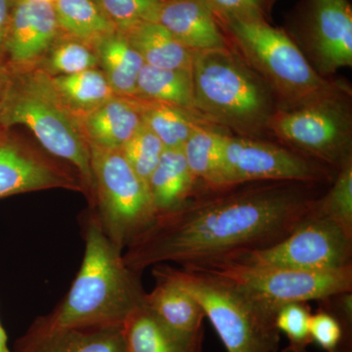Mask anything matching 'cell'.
Returning <instances> with one entry per match:
<instances>
[{
  "instance_id": "1",
  "label": "cell",
  "mask_w": 352,
  "mask_h": 352,
  "mask_svg": "<svg viewBox=\"0 0 352 352\" xmlns=\"http://www.w3.org/2000/svg\"><path fill=\"white\" fill-rule=\"evenodd\" d=\"M324 187L261 182L201 190L180 207L157 214L122 258L141 273L159 264L201 267L270 247L312 214Z\"/></svg>"
},
{
  "instance_id": "2",
  "label": "cell",
  "mask_w": 352,
  "mask_h": 352,
  "mask_svg": "<svg viewBox=\"0 0 352 352\" xmlns=\"http://www.w3.org/2000/svg\"><path fill=\"white\" fill-rule=\"evenodd\" d=\"M85 256L71 288L45 314L59 327H116L144 302L140 273L124 263L122 250L111 242L95 210L82 219Z\"/></svg>"
},
{
  "instance_id": "3",
  "label": "cell",
  "mask_w": 352,
  "mask_h": 352,
  "mask_svg": "<svg viewBox=\"0 0 352 352\" xmlns=\"http://www.w3.org/2000/svg\"><path fill=\"white\" fill-rule=\"evenodd\" d=\"M192 75L195 109L206 120L241 138L268 135L276 95L232 48L195 53Z\"/></svg>"
},
{
  "instance_id": "4",
  "label": "cell",
  "mask_w": 352,
  "mask_h": 352,
  "mask_svg": "<svg viewBox=\"0 0 352 352\" xmlns=\"http://www.w3.org/2000/svg\"><path fill=\"white\" fill-rule=\"evenodd\" d=\"M16 124L27 126L46 151L74 166L94 208L89 144L78 118L65 105L51 76L41 69L12 72L1 127Z\"/></svg>"
},
{
  "instance_id": "5",
  "label": "cell",
  "mask_w": 352,
  "mask_h": 352,
  "mask_svg": "<svg viewBox=\"0 0 352 352\" xmlns=\"http://www.w3.org/2000/svg\"><path fill=\"white\" fill-rule=\"evenodd\" d=\"M219 22L231 48L272 88L279 108L351 90L347 83L319 75L288 32L270 22Z\"/></svg>"
},
{
  "instance_id": "6",
  "label": "cell",
  "mask_w": 352,
  "mask_h": 352,
  "mask_svg": "<svg viewBox=\"0 0 352 352\" xmlns=\"http://www.w3.org/2000/svg\"><path fill=\"white\" fill-rule=\"evenodd\" d=\"M196 298L227 352H277L281 333L275 324L279 308L256 300L239 287L199 268L168 264L152 267Z\"/></svg>"
},
{
  "instance_id": "7",
  "label": "cell",
  "mask_w": 352,
  "mask_h": 352,
  "mask_svg": "<svg viewBox=\"0 0 352 352\" xmlns=\"http://www.w3.org/2000/svg\"><path fill=\"white\" fill-rule=\"evenodd\" d=\"M267 133L293 151L339 170L352 159L351 90L278 108Z\"/></svg>"
},
{
  "instance_id": "8",
  "label": "cell",
  "mask_w": 352,
  "mask_h": 352,
  "mask_svg": "<svg viewBox=\"0 0 352 352\" xmlns=\"http://www.w3.org/2000/svg\"><path fill=\"white\" fill-rule=\"evenodd\" d=\"M94 208L102 228L122 252L151 226L157 212L149 188L120 150L89 144Z\"/></svg>"
},
{
  "instance_id": "9",
  "label": "cell",
  "mask_w": 352,
  "mask_h": 352,
  "mask_svg": "<svg viewBox=\"0 0 352 352\" xmlns=\"http://www.w3.org/2000/svg\"><path fill=\"white\" fill-rule=\"evenodd\" d=\"M199 270L223 278L274 307L326 300L352 291V264L331 270H300L219 261Z\"/></svg>"
},
{
  "instance_id": "10",
  "label": "cell",
  "mask_w": 352,
  "mask_h": 352,
  "mask_svg": "<svg viewBox=\"0 0 352 352\" xmlns=\"http://www.w3.org/2000/svg\"><path fill=\"white\" fill-rule=\"evenodd\" d=\"M337 170L278 143L226 133L220 189L244 183L298 182L332 184Z\"/></svg>"
},
{
  "instance_id": "11",
  "label": "cell",
  "mask_w": 352,
  "mask_h": 352,
  "mask_svg": "<svg viewBox=\"0 0 352 352\" xmlns=\"http://www.w3.org/2000/svg\"><path fill=\"white\" fill-rule=\"evenodd\" d=\"M351 258L352 235L333 220L312 212L276 244L222 261L291 270H331L352 264Z\"/></svg>"
},
{
  "instance_id": "12",
  "label": "cell",
  "mask_w": 352,
  "mask_h": 352,
  "mask_svg": "<svg viewBox=\"0 0 352 352\" xmlns=\"http://www.w3.org/2000/svg\"><path fill=\"white\" fill-rule=\"evenodd\" d=\"M288 34L323 78H331L339 69L352 66L349 0H302Z\"/></svg>"
},
{
  "instance_id": "13",
  "label": "cell",
  "mask_w": 352,
  "mask_h": 352,
  "mask_svg": "<svg viewBox=\"0 0 352 352\" xmlns=\"http://www.w3.org/2000/svg\"><path fill=\"white\" fill-rule=\"evenodd\" d=\"M55 188L85 192L82 179L62 164L0 133V199Z\"/></svg>"
},
{
  "instance_id": "14",
  "label": "cell",
  "mask_w": 352,
  "mask_h": 352,
  "mask_svg": "<svg viewBox=\"0 0 352 352\" xmlns=\"http://www.w3.org/2000/svg\"><path fill=\"white\" fill-rule=\"evenodd\" d=\"M62 34L53 3L16 0L7 38V68L36 69Z\"/></svg>"
},
{
  "instance_id": "15",
  "label": "cell",
  "mask_w": 352,
  "mask_h": 352,
  "mask_svg": "<svg viewBox=\"0 0 352 352\" xmlns=\"http://www.w3.org/2000/svg\"><path fill=\"white\" fill-rule=\"evenodd\" d=\"M11 352H126L122 326L68 328L34 319Z\"/></svg>"
},
{
  "instance_id": "16",
  "label": "cell",
  "mask_w": 352,
  "mask_h": 352,
  "mask_svg": "<svg viewBox=\"0 0 352 352\" xmlns=\"http://www.w3.org/2000/svg\"><path fill=\"white\" fill-rule=\"evenodd\" d=\"M156 22L192 52L231 48L226 32L205 0H163Z\"/></svg>"
},
{
  "instance_id": "17",
  "label": "cell",
  "mask_w": 352,
  "mask_h": 352,
  "mask_svg": "<svg viewBox=\"0 0 352 352\" xmlns=\"http://www.w3.org/2000/svg\"><path fill=\"white\" fill-rule=\"evenodd\" d=\"M88 144L122 150L143 126L138 99L111 97L78 119Z\"/></svg>"
},
{
  "instance_id": "18",
  "label": "cell",
  "mask_w": 352,
  "mask_h": 352,
  "mask_svg": "<svg viewBox=\"0 0 352 352\" xmlns=\"http://www.w3.org/2000/svg\"><path fill=\"white\" fill-rule=\"evenodd\" d=\"M126 352H203L204 332L188 333L171 328L144 302L122 325Z\"/></svg>"
},
{
  "instance_id": "19",
  "label": "cell",
  "mask_w": 352,
  "mask_h": 352,
  "mask_svg": "<svg viewBox=\"0 0 352 352\" xmlns=\"http://www.w3.org/2000/svg\"><path fill=\"white\" fill-rule=\"evenodd\" d=\"M157 214L170 212L205 190L190 170L182 149H166L148 182Z\"/></svg>"
},
{
  "instance_id": "20",
  "label": "cell",
  "mask_w": 352,
  "mask_h": 352,
  "mask_svg": "<svg viewBox=\"0 0 352 352\" xmlns=\"http://www.w3.org/2000/svg\"><path fill=\"white\" fill-rule=\"evenodd\" d=\"M156 285L146 293L144 305L171 328L183 333L204 332L205 312L186 289L168 278L152 273Z\"/></svg>"
},
{
  "instance_id": "21",
  "label": "cell",
  "mask_w": 352,
  "mask_h": 352,
  "mask_svg": "<svg viewBox=\"0 0 352 352\" xmlns=\"http://www.w3.org/2000/svg\"><path fill=\"white\" fill-rule=\"evenodd\" d=\"M94 48L113 94L134 98L138 76L145 63L126 34L118 30L110 32L98 39Z\"/></svg>"
},
{
  "instance_id": "22",
  "label": "cell",
  "mask_w": 352,
  "mask_h": 352,
  "mask_svg": "<svg viewBox=\"0 0 352 352\" xmlns=\"http://www.w3.org/2000/svg\"><path fill=\"white\" fill-rule=\"evenodd\" d=\"M124 34L148 66L189 71L193 68L195 53L185 47L159 23H142Z\"/></svg>"
},
{
  "instance_id": "23",
  "label": "cell",
  "mask_w": 352,
  "mask_h": 352,
  "mask_svg": "<svg viewBox=\"0 0 352 352\" xmlns=\"http://www.w3.org/2000/svg\"><path fill=\"white\" fill-rule=\"evenodd\" d=\"M134 98L196 111L192 69H160L144 64Z\"/></svg>"
},
{
  "instance_id": "24",
  "label": "cell",
  "mask_w": 352,
  "mask_h": 352,
  "mask_svg": "<svg viewBox=\"0 0 352 352\" xmlns=\"http://www.w3.org/2000/svg\"><path fill=\"white\" fill-rule=\"evenodd\" d=\"M138 101L143 124L162 141L166 149H182L199 127L212 124L196 111L140 99Z\"/></svg>"
},
{
  "instance_id": "25",
  "label": "cell",
  "mask_w": 352,
  "mask_h": 352,
  "mask_svg": "<svg viewBox=\"0 0 352 352\" xmlns=\"http://www.w3.org/2000/svg\"><path fill=\"white\" fill-rule=\"evenodd\" d=\"M224 131L214 124L199 127L182 148L192 175L205 190L220 189Z\"/></svg>"
},
{
  "instance_id": "26",
  "label": "cell",
  "mask_w": 352,
  "mask_h": 352,
  "mask_svg": "<svg viewBox=\"0 0 352 352\" xmlns=\"http://www.w3.org/2000/svg\"><path fill=\"white\" fill-rule=\"evenodd\" d=\"M51 78L65 105L78 120L116 95L98 68Z\"/></svg>"
},
{
  "instance_id": "27",
  "label": "cell",
  "mask_w": 352,
  "mask_h": 352,
  "mask_svg": "<svg viewBox=\"0 0 352 352\" xmlns=\"http://www.w3.org/2000/svg\"><path fill=\"white\" fill-rule=\"evenodd\" d=\"M53 7L61 32L90 45L117 31L95 0H56Z\"/></svg>"
},
{
  "instance_id": "28",
  "label": "cell",
  "mask_w": 352,
  "mask_h": 352,
  "mask_svg": "<svg viewBox=\"0 0 352 352\" xmlns=\"http://www.w3.org/2000/svg\"><path fill=\"white\" fill-rule=\"evenodd\" d=\"M94 46L62 34L36 69L50 76L72 75L98 68Z\"/></svg>"
},
{
  "instance_id": "29",
  "label": "cell",
  "mask_w": 352,
  "mask_h": 352,
  "mask_svg": "<svg viewBox=\"0 0 352 352\" xmlns=\"http://www.w3.org/2000/svg\"><path fill=\"white\" fill-rule=\"evenodd\" d=\"M314 214L333 220L352 235V159L340 166L330 188L319 197Z\"/></svg>"
},
{
  "instance_id": "30",
  "label": "cell",
  "mask_w": 352,
  "mask_h": 352,
  "mask_svg": "<svg viewBox=\"0 0 352 352\" xmlns=\"http://www.w3.org/2000/svg\"><path fill=\"white\" fill-rule=\"evenodd\" d=\"M164 150L162 141L143 124L120 151L132 170L148 185Z\"/></svg>"
},
{
  "instance_id": "31",
  "label": "cell",
  "mask_w": 352,
  "mask_h": 352,
  "mask_svg": "<svg viewBox=\"0 0 352 352\" xmlns=\"http://www.w3.org/2000/svg\"><path fill=\"white\" fill-rule=\"evenodd\" d=\"M120 32L145 22H156L163 0H95Z\"/></svg>"
},
{
  "instance_id": "32",
  "label": "cell",
  "mask_w": 352,
  "mask_h": 352,
  "mask_svg": "<svg viewBox=\"0 0 352 352\" xmlns=\"http://www.w3.org/2000/svg\"><path fill=\"white\" fill-rule=\"evenodd\" d=\"M310 317L311 312L307 302L287 303L279 307L275 324L279 332L287 336L289 342L283 352H308L307 347L312 342Z\"/></svg>"
},
{
  "instance_id": "33",
  "label": "cell",
  "mask_w": 352,
  "mask_h": 352,
  "mask_svg": "<svg viewBox=\"0 0 352 352\" xmlns=\"http://www.w3.org/2000/svg\"><path fill=\"white\" fill-rule=\"evenodd\" d=\"M219 21L270 22L278 0H205Z\"/></svg>"
},
{
  "instance_id": "34",
  "label": "cell",
  "mask_w": 352,
  "mask_h": 352,
  "mask_svg": "<svg viewBox=\"0 0 352 352\" xmlns=\"http://www.w3.org/2000/svg\"><path fill=\"white\" fill-rule=\"evenodd\" d=\"M309 331L312 342H316L324 351H351L347 349L351 336L347 335L339 319L324 308L321 307L316 314H311Z\"/></svg>"
},
{
  "instance_id": "35",
  "label": "cell",
  "mask_w": 352,
  "mask_h": 352,
  "mask_svg": "<svg viewBox=\"0 0 352 352\" xmlns=\"http://www.w3.org/2000/svg\"><path fill=\"white\" fill-rule=\"evenodd\" d=\"M16 0H0V65L6 66V44Z\"/></svg>"
},
{
  "instance_id": "36",
  "label": "cell",
  "mask_w": 352,
  "mask_h": 352,
  "mask_svg": "<svg viewBox=\"0 0 352 352\" xmlns=\"http://www.w3.org/2000/svg\"><path fill=\"white\" fill-rule=\"evenodd\" d=\"M12 72L6 66L0 65V129H1V118L6 105L7 94L10 88Z\"/></svg>"
},
{
  "instance_id": "37",
  "label": "cell",
  "mask_w": 352,
  "mask_h": 352,
  "mask_svg": "<svg viewBox=\"0 0 352 352\" xmlns=\"http://www.w3.org/2000/svg\"><path fill=\"white\" fill-rule=\"evenodd\" d=\"M0 352H11L7 342V335L0 322Z\"/></svg>"
},
{
  "instance_id": "38",
  "label": "cell",
  "mask_w": 352,
  "mask_h": 352,
  "mask_svg": "<svg viewBox=\"0 0 352 352\" xmlns=\"http://www.w3.org/2000/svg\"><path fill=\"white\" fill-rule=\"evenodd\" d=\"M41 1L50 2V3H53V2L56 1V0H41Z\"/></svg>"
}]
</instances>
